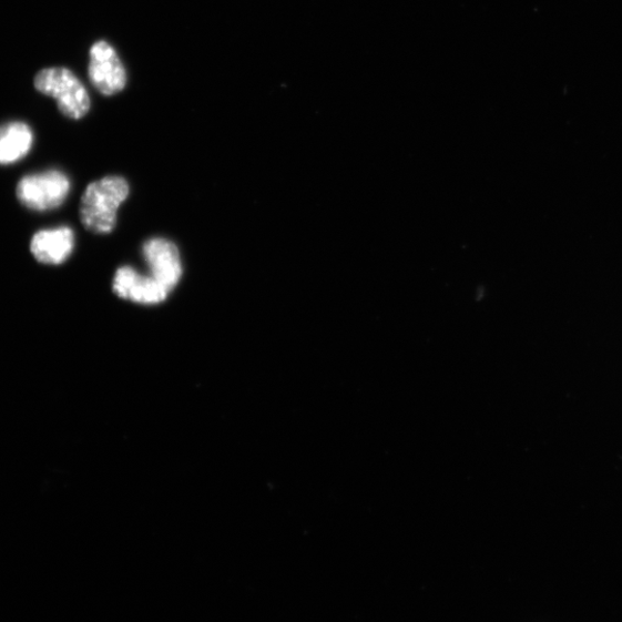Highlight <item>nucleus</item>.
Returning a JSON list of instances; mask_svg holds the SVG:
<instances>
[{
    "instance_id": "f257e3e1",
    "label": "nucleus",
    "mask_w": 622,
    "mask_h": 622,
    "mask_svg": "<svg viewBox=\"0 0 622 622\" xmlns=\"http://www.w3.org/2000/svg\"><path fill=\"white\" fill-rule=\"evenodd\" d=\"M130 195V185L122 176L110 175L88 185L80 206L82 225L93 233L113 231L116 213Z\"/></svg>"
},
{
    "instance_id": "f03ea898",
    "label": "nucleus",
    "mask_w": 622,
    "mask_h": 622,
    "mask_svg": "<svg viewBox=\"0 0 622 622\" xmlns=\"http://www.w3.org/2000/svg\"><path fill=\"white\" fill-rule=\"evenodd\" d=\"M34 84L41 94L55 100L59 111L70 120L79 121L91 110L92 101L85 85L69 69L42 70L35 77Z\"/></svg>"
},
{
    "instance_id": "7ed1b4c3",
    "label": "nucleus",
    "mask_w": 622,
    "mask_h": 622,
    "mask_svg": "<svg viewBox=\"0 0 622 622\" xmlns=\"http://www.w3.org/2000/svg\"><path fill=\"white\" fill-rule=\"evenodd\" d=\"M69 176L58 170L28 174L17 186L19 202L29 211L44 213L61 206L71 192Z\"/></svg>"
},
{
    "instance_id": "20e7f679",
    "label": "nucleus",
    "mask_w": 622,
    "mask_h": 622,
    "mask_svg": "<svg viewBox=\"0 0 622 622\" xmlns=\"http://www.w3.org/2000/svg\"><path fill=\"white\" fill-rule=\"evenodd\" d=\"M88 77L104 96L110 98L124 91L128 84L125 65L108 41H98L89 51Z\"/></svg>"
},
{
    "instance_id": "39448f33",
    "label": "nucleus",
    "mask_w": 622,
    "mask_h": 622,
    "mask_svg": "<svg viewBox=\"0 0 622 622\" xmlns=\"http://www.w3.org/2000/svg\"><path fill=\"white\" fill-rule=\"evenodd\" d=\"M113 292L120 298L140 305H157L167 299L170 290L152 276H143L131 266L118 269Z\"/></svg>"
},
{
    "instance_id": "423d86ee",
    "label": "nucleus",
    "mask_w": 622,
    "mask_h": 622,
    "mask_svg": "<svg viewBox=\"0 0 622 622\" xmlns=\"http://www.w3.org/2000/svg\"><path fill=\"white\" fill-rule=\"evenodd\" d=\"M142 254L151 276L170 292L181 282L183 264L180 249L173 243L162 238L147 241Z\"/></svg>"
},
{
    "instance_id": "0eeeda50",
    "label": "nucleus",
    "mask_w": 622,
    "mask_h": 622,
    "mask_svg": "<svg viewBox=\"0 0 622 622\" xmlns=\"http://www.w3.org/2000/svg\"><path fill=\"white\" fill-rule=\"evenodd\" d=\"M74 246L73 230L69 226H59L35 233L31 242V252L42 264L59 265L70 258Z\"/></svg>"
},
{
    "instance_id": "6e6552de",
    "label": "nucleus",
    "mask_w": 622,
    "mask_h": 622,
    "mask_svg": "<svg viewBox=\"0 0 622 622\" xmlns=\"http://www.w3.org/2000/svg\"><path fill=\"white\" fill-rule=\"evenodd\" d=\"M34 133L22 122L0 126V165H12L31 153Z\"/></svg>"
}]
</instances>
